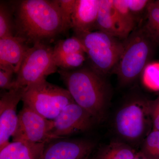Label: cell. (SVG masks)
<instances>
[{"label": "cell", "instance_id": "3", "mask_svg": "<svg viewBox=\"0 0 159 159\" xmlns=\"http://www.w3.org/2000/svg\"><path fill=\"white\" fill-rule=\"evenodd\" d=\"M85 48L92 70L102 76L119 62L124 50L125 43L101 31H89L75 34Z\"/></svg>", "mask_w": 159, "mask_h": 159}, {"label": "cell", "instance_id": "14", "mask_svg": "<svg viewBox=\"0 0 159 159\" xmlns=\"http://www.w3.org/2000/svg\"><path fill=\"white\" fill-rule=\"evenodd\" d=\"M95 28L119 39L127 38L122 27L116 20L112 0H99Z\"/></svg>", "mask_w": 159, "mask_h": 159}, {"label": "cell", "instance_id": "28", "mask_svg": "<svg viewBox=\"0 0 159 159\" xmlns=\"http://www.w3.org/2000/svg\"><path fill=\"white\" fill-rule=\"evenodd\" d=\"M133 159H149L148 158L145 157V156L143 155V154L141 152L139 153H137L136 156L134 157Z\"/></svg>", "mask_w": 159, "mask_h": 159}, {"label": "cell", "instance_id": "26", "mask_svg": "<svg viewBox=\"0 0 159 159\" xmlns=\"http://www.w3.org/2000/svg\"><path fill=\"white\" fill-rule=\"evenodd\" d=\"M149 2L147 0H124L125 5L134 14L141 12L147 8Z\"/></svg>", "mask_w": 159, "mask_h": 159}, {"label": "cell", "instance_id": "22", "mask_svg": "<svg viewBox=\"0 0 159 159\" xmlns=\"http://www.w3.org/2000/svg\"><path fill=\"white\" fill-rule=\"evenodd\" d=\"M141 153L149 159H159V130L153 129L146 137Z\"/></svg>", "mask_w": 159, "mask_h": 159}, {"label": "cell", "instance_id": "19", "mask_svg": "<svg viewBox=\"0 0 159 159\" xmlns=\"http://www.w3.org/2000/svg\"><path fill=\"white\" fill-rule=\"evenodd\" d=\"M142 81L148 89L159 91V62L148 63L142 71Z\"/></svg>", "mask_w": 159, "mask_h": 159}, {"label": "cell", "instance_id": "23", "mask_svg": "<svg viewBox=\"0 0 159 159\" xmlns=\"http://www.w3.org/2000/svg\"><path fill=\"white\" fill-rule=\"evenodd\" d=\"M147 10L148 23L146 31L149 35L159 37V4L157 1L148 3Z\"/></svg>", "mask_w": 159, "mask_h": 159}, {"label": "cell", "instance_id": "5", "mask_svg": "<svg viewBox=\"0 0 159 159\" xmlns=\"http://www.w3.org/2000/svg\"><path fill=\"white\" fill-rule=\"evenodd\" d=\"M149 36L145 29L140 30L132 34L125 42L124 50L115 68L122 84L132 82L145 68L151 51Z\"/></svg>", "mask_w": 159, "mask_h": 159}, {"label": "cell", "instance_id": "27", "mask_svg": "<svg viewBox=\"0 0 159 159\" xmlns=\"http://www.w3.org/2000/svg\"><path fill=\"white\" fill-rule=\"evenodd\" d=\"M150 113L153 129L159 130V97L154 101H150Z\"/></svg>", "mask_w": 159, "mask_h": 159}, {"label": "cell", "instance_id": "20", "mask_svg": "<svg viewBox=\"0 0 159 159\" xmlns=\"http://www.w3.org/2000/svg\"><path fill=\"white\" fill-rule=\"evenodd\" d=\"M85 53H73L68 55L54 57L57 68L60 70H75L81 66L85 60Z\"/></svg>", "mask_w": 159, "mask_h": 159}, {"label": "cell", "instance_id": "6", "mask_svg": "<svg viewBox=\"0 0 159 159\" xmlns=\"http://www.w3.org/2000/svg\"><path fill=\"white\" fill-rule=\"evenodd\" d=\"M57 67L54 60V48L47 44H37L30 47L16 74L14 89L25 88L46 79L56 73Z\"/></svg>", "mask_w": 159, "mask_h": 159}, {"label": "cell", "instance_id": "21", "mask_svg": "<svg viewBox=\"0 0 159 159\" xmlns=\"http://www.w3.org/2000/svg\"><path fill=\"white\" fill-rule=\"evenodd\" d=\"M112 4L125 30L130 34L135 25L134 14L125 5L124 0H112Z\"/></svg>", "mask_w": 159, "mask_h": 159}, {"label": "cell", "instance_id": "13", "mask_svg": "<svg viewBox=\"0 0 159 159\" xmlns=\"http://www.w3.org/2000/svg\"><path fill=\"white\" fill-rule=\"evenodd\" d=\"M99 0H76L71 18L75 34L92 31L95 28Z\"/></svg>", "mask_w": 159, "mask_h": 159}, {"label": "cell", "instance_id": "18", "mask_svg": "<svg viewBox=\"0 0 159 159\" xmlns=\"http://www.w3.org/2000/svg\"><path fill=\"white\" fill-rule=\"evenodd\" d=\"M78 52L86 54L85 49L81 41L75 36L58 41L54 47V57Z\"/></svg>", "mask_w": 159, "mask_h": 159}, {"label": "cell", "instance_id": "11", "mask_svg": "<svg viewBox=\"0 0 159 159\" xmlns=\"http://www.w3.org/2000/svg\"><path fill=\"white\" fill-rule=\"evenodd\" d=\"M26 88V87H25ZM25 88L3 91L0 98V150L8 145L14 134L18 123L16 110L22 101Z\"/></svg>", "mask_w": 159, "mask_h": 159}, {"label": "cell", "instance_id": "2", "mask_svg": "<svg viewBox=\"0 0 159 159\" xmlns=\"http://www.w3.org/2000/svg\"><path fill=\"white\" fill-rule=\"evenodd\" d=\"M61 78L77 104L90 114L97 122L105 118L108 94L102 76L92 69L59 70Z\"/></svg>", "mask_w": 159, "mask_h": 159}, {"label": "cell", "instance_id": "17", "mask_svg": "<svg viewBox=\"0 0 159 159\" xmlns=\"http://www.w3.org/2000/svg\"><path fill=\"white\" fill-rule=\"evenodd\" d=\"M15 36L14 8L12 2H0V39Z\"/></svg>", "mask_w": 159, "mask_h": 159}, {"label": "cell", "instance_id": "12", "mask_svg": "<svg viewBox=\"0 0 159 159\" xmlns=\"http://www.w3.org/2000/svg\"><path fill=\"white\" fill-rule=\"evenodd\" d=\"M30 47L16 36L0 39V69L17 74Z\"/></svg>", "mask_w": 159, "mask_h": 159}, {"label": "cell", "instance_id": "15", "mask_svg": "<svg viewBox=\"0 0 159 159\" xmlns=\"http://www.w3.org/2000/svg\"><path fill=\"white\" fill-rule=\"evenodd\" d=\"M45 144L12 142L0 150V159H40Z\"/></svg>", "mask_w": 159, "mask_h": 159}, {"label": "cell", "instance_id": "16", "mask_svg": "<svg viewBox=\"0 0 159 159\" xmlns=\"http://www.w3.org/2000/svg\"><path fill=\"white\" fill-rule=\"evenodd\" d=\"M137 153L125 143L112 142L100 148L94 159H133Z\"/></svg>", "mask_w": 159, "mask_h": 159}, {"label": "cell", "instance_id": "7", "mask_svg": "<svg viewBox=\"0 0 159 159\" xmlns=\"http://www.w3.org/2000/svg\"><path fill=\"white\" fill-rule=\"evenodd\" d=\"M150 102L135 99L127 102L119 110L115 117V126L120 136L134 141L144 135L151 118Z\"/></svg>", "mask_w": 159, "mask_h": 159}, {"label": "cell", "instance_id": "1", "mask_svg": "<svg viewBox=\"0 0 159 159\" xmlns=\"http://www.w3.org/2000/svg\"><path fill=\"white\" fill-rule=\"evenodd\" d=\"M15 36L27 44H49L67 31L55 0H22L12 2Z\"/></svg>", "mask_w": 159, "mask_h": 159}, {"label": "cell", "instance_id": "9", "mask_svg": "<svg viewBox=\"0 0 159 159\" xmlns=\"http://www.w3.org/2000/svg\"><path fill=\"white\" fill-rule=\"evenodd\" d=\"M51 122L50 136L52 140L65 139L86 131L97 122L90 114L75 102L67 106Z\"/></svg>", "mask_w": 159, "mask_h": 159}, {"label": "cell", "instance_id": "29", "mask_svg": "<svg viewBox=\"0 0 159 159\" xmlns=\"http://www.w3.org/2000/svg\"><path fill=\"white\" fill-rule=\"evenodd\" d=\"M157 2H158L159 4V1H158Z\"/></svg>", "mask_w": 159, "mask_h": 159}, {"label": "cell", "instance_id": "25", "mask_svg": "<svg viewBox=\"0 0 159 159\" xmlns=\"http://www.w3.org/2000/svg\"><path fill=\"white\" fill-rule=\"evenodd\" d=\"M14 72L10 70L0 69V88L3 90H9L14 89L15 78Z\"/></svg>", "mask_w": 159, "mask_h": 159}, {"label": "cell", "instance_id": "4", "mask_svg": "<svg viewBox=\"0 0 159 159\" xmlns=\"http://www.w3.org/2000/svg\"><path fill=\"white\" fill-rule=\"evenodd\" d=\"M22 101L48 120L55 119L67 106L75 102L67 90L46 79L26 87Z\"/></svg>", "mask_w": 159, "mask_h": 159}, {"label": "cell", "instance_id": "24", "mask_svg": "<svg viewBox=\"0 0 159 159\" xmlns=\"http://www.w3.org/2000/svg\"><path fill=\"white\" fill-rule=\"evenodd\" d=\"M67 30L72 29L71 18L76 0H55Z\"/></svg>", "mask_w": 159, "mask_h": 159}, {"label": "cell", "instance_id": "8", "mask_svg": "<svg viewBox=\"0 0 159 159\" xmlns=\"http://www.w3.org/2000/svg\"><path fill=\"white\" fill-rule=\"evenodd\" d=\"M51 125V120L23 104L18 114L17 127L12 137L13 142L46 144L53 140L50 136Z\"/></svg>", "mask_w": 159, "mask_h": 159}, {"label": "cell", "instance_id": "10", "mask_svg": "<svg viewBox=\"0 0 159 159\" xmlns=\"http://www.w3.org/2000/svg\"><path fill=\"white\" fill-rule=\"evenodd\" d=\"M95 146L90 140L54 139L45 144L40 159H89Z\"/></svg>", "mask_w": 159, "mask_h": 159}]
</instances>
